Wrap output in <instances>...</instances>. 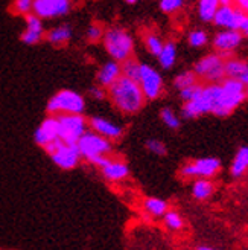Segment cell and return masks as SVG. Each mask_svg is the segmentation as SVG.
Here are the masks:
<instances>
[{
	"label": "cell",
	"mask_w": 248,
	"mask_h": 250,
	"mask_svg": "<svg viewBox=\"0 0 248 250\" xmlns=\"http://www.w3.org/2000/svg\"><path fill=\"white\" fill-rule=\"evenodd\" d=\"M104 32L105 29L101 23H92L85 31V39L89 43H99L104 39Z\"/></svg>",
	"instance_id": "cell-33"
},
{
	"label": "cell",
	"mask_w": 248,
	"mask_h": 250,
	"mask_svg": "<svg viewBox=\"0 0 248 250\" xmlns=\"http://www.w3.org/2000/svg\"><path fill=\"white\" fill-rule=\"evenodd\" d=\"M24 31L21 32V42L28 46H34L38 44L44 37H46V31H44V24H43V19H40L38 16L28 14L24 17Z\"/></svg>",
	"instance_id": "cell-17"
},
{
	"label": "cell",
	"mask_w": 248,
	"mask_h": 250,
	"mask_svg": "<svg viewBox=\"0 0 248 250\" xmlns=\"http://www.w3.org/2000/svg\"><path fill=\"white\" fill-rule=\"evenodd\" d=\"M247 101V85L233 78H224L215 84L212 115L227 118Z\"/></svg>",
	"instance_id": "cell-2"
},
{
	"label": "cell",
	"mask_w": 248,
	"mask_h": 250,
	"mask_svg": "<svg viewBox=\"0 0 248 250\" xmlns=\"http://www.w3.org/2000/svg\"><path fill=\"white\" fill-rule=\"evenodd\" d=\"M163 220V226L169 230V232H181L186 226V221L183 218V215L177 209H171L165 214Z\"/></svg>",
	"instance_id": "cell-27"
},
{
	"label": "cell",
	"mask_w": 248,
	"mask_h": 250,
	"mask_svg": "<svg viewBox=\"0 0 248 250\" xmlns=\"http://www.w3.org/2000/svg\"><path fill=\"white\" fill-rule=\"evenodd\" d=\"M145 148L150 151L151 154H155L158 157H163L168 154V146L163 141L160 139H148L145 142Z\"/></svg>",
	"instance_id": "cell-35"
},
{
	"label": "cell",
	"mask_w": 248,
	"mask_h": 250,
	"mask_svg": "<svg viewBox=\"0 0 248 250\" xmlns=\"http://www.w3.org/2000/svg\"><path fill=\"white\" fill-rule=\"evenodd\" d=\"M245 37L239 31L233 29H219L212 39V46L215 52L221 54L222 57H233L234 52L242 46Z\"/></svg>",
	"instance_id": "cell-11"
},
{
	"label": "cell",
	"mask_w": 248,
	"mask_h": 250,
	"mask_svg": "<svg viewBox=\"0 0 248 250\" xmlns=\"http://www.w3.org/2000/svg\"><path fill=\"white\" fill-rule=\"evenodd\" d=\"M248 174V145H242L236 149L230 164V176L234 180H241Z\"/></svg>",
	"instance_id": "cell-20"
},
{
	"label": "cell",
	"mask_w": 248,
	"mask_h": 250,
	"mask_svg": "<svg viewBox=\"0 0 248 250\" xmlns=\"http://www.w3.org/2000/svg\"><path fill=\"white\" fill-rule=\"evenodd\" d=\"M89 96L93 99V101H104V99H108L107 89H104V87H101L99 84H96V85L90 87Z\"/></svg>",
	"instance_id": "cell-37"
},
{
	"label": "cell",
	"mask_w": 248,
	"mask_h": 250,
	"mask_svg": "<svg viewBox=\"0 0 248 250\" xmlns=\"http://www.w3.org/2000/svg\"><path fill=\"white\" fill-rule=\"evenodd\" d=\"M11 8L14 11L16 16L26 17L28 14H32L34 12V0H14Z\"/></svg>",
	"instance_id": "cell-34"
},
{
	"label": "cell",
	"mask_w": 248,
	"mask_h": 250,
	"mask_svg": "<svg viewBox=\"0 0 248 250\" xmlns=\"http://www.w3.org/2000/svg\"><path fill=\"white\" fill-rule=\"evenodd\" d=\"M203 87V83H196L195 85H191V87H186V89L180 90L178 92V96L183 103H188V101H192V99L198 95V92L201 90Z\"/></svg>",
	"instance_id": "cell-36"
},
{
	"label": "cell",
	"mask_w": 248,
	"mask_h": 250,
	"mask_svg": "<svg viewBox=\"0 0 248 250\" xmlns=\"http://www.w3.org/2000/svg\"><path fill=\"white\" fill-rule=\"evenodd\" d=\"M160 119H162L163 125L165 127H168L169 130H173L177 131L180 130L181 127V115L177 113L175 110L171 108V107H163L162 110H160Z\"/></svg>",
	"instance_id": "cell-28"
},
{
	"label": "cell",
	"mask_w": 248,
	"mask_h": 250,
	"mask_svg": "<svg viewBox=\"0 0 248 250\" xmlns=\"http://www.w3.org/2000/svg\"><path fill=\"white\" fill-rule=\"evenodd\" d=\"M137 2H140V0H125V3H128V5H135Z\"/></svg>",
	"instance_id": "cell-40"
},
{
	"label": "cell",
	"mask_w": 248,
	"mask_h": 250,
	"mask_svg": "<svg viewBox=\"0 0 248 250\" xmlns=\"http://www.w3.org/2000/svg\"><path fill=\"white\" fill-rule=\"evenodd\" d=\"M226 57L218 52H210L198 60L192 70L203 84H216L226 78Z\"/></svg>",
	"instance_id": "cell-6"
},
{
	"label": "cell",
	"mask_w": 248,
	"mask_h": 250,
	"mask_svg": "<svg viewBox=\"0 0 248 250\" xmlns=\"http://www.w3.org/2000/svg\"><path fill=\"white\" fill-rule=\"evenodd\" d=\"M44 151L51 156L55 167L64 171L75 169L82 160L79 148L76 144H66L63 141H57L44 148Z\"/></svg>",
	"instance_id": "cell-8"
},
{
	"label": "cell",
	"mask_w": 248,
	"mask_h": 250,
	"mask_svg": "<svg viewBox=\"0 0 248 250\" xmlns=\"http://www.w3.org/2000/svg\"><path fill=\"white\" fill-rule=\"evenodd\" d=\"M122 64V75L123 77H127L130 80H134V81H137L139 80V75H140V64L142 62L137 61L134 57L127 60V61H123L120 62Z\"/></svg>",
	"instance_id": "cell-31"
},
{
	"label": "cell",
	"mask_w": 248,
	"mask_h": 250,
	"mask_svg": "<svg viewBox=\"0 0 248 250\" xmlns=\"http://www.w3.org/2000/svg\"><path fill=\"white\" fill-rule=\"evenodd\" d=\"M247 20H248V14H245L238 6L221 5L215 16L213 24L218 29H233L241 32Z\"/></svg>",
	"instance_id": "cell-12"
},
{
	"label": "cell",
	"mask_w": 248,
	"mask_h": 250,
	"mask_svg": "<svg viewBox=\"0 0 248 250\" xmlns=\"http://www.w3.org/2000/svg\"><path fill=\"white\" fill-rule=\"evenodd\" d=\"M108 99L119 113L125 116H134L145 107L146 98L137 81L122 77L107 89Z\"/></svg>",
	"instance_id": "cell-1"
},
{
	"label": "cell",
	"mask_w": 248,
	"mask_h": 250,
	"mask_svg": "<svg viewBox=\"0 0 248 250\" xmlns=\"http://www.w3.org/2000/svg\"><path fill=\"white\" fill-rule=\"evenodd\" d=\"M143 44L146 47L148 54L153 57H158L160 51H162L165 46V40L162 39V35L151 29V31L143 32Z\"/></svg>",
	"instance_id": "cell-26"
},
{
	"label": "cell",
	"mask_w": 248,
	"mask_h": 250,
	"mask_svg": "<svg viewBox=\"0 0 248 250\" xmlns=\"http://www.w3.org/2000/svg\"><path fill=\"white\" fill-rule=\"evenodd\" d=\"M72 37H73V29L70 24L67 23H61L58 24V26L52 28V29H49L46 32V42L47 43H51L52 46H66L70 40H72Z\"/></svg>",
	"instance_id": "cell-22"
},
{
	"label": "cell",
	"mask_w": 248,
	"mask_h": 250,
	"mask_svg": "<svg viewBox=\"0 0 248 250\" xmlns=\"http://www.w3.org/2000/svg\"><path fill=\"white\" fill-rule=\"evenodd\" d=\"M72 0H34V14L43 20H54L67 16Z\"/></svg>",
	"instance_id": "cell-14"
},
{
	"label": "cell",
	"mask_w": 248,
	"mask_h": 250,
	"mask_svg": "<svg viewBox=\"0 0 248 250\" xmlns=\"http://www.w3.org/2000/svg\"><path fill=\"white\" fill-rule=\"evenodd\" d=\"M89 127L90 130L107 137L111 142L120 141L123 137V133H125V128H123L119 122H114L104 116H92L89 119Z\"/></svg>",
	"instance_id": "cell-16"
},
{
	"label": "cell",
	"mask_w": 248,
	"mask_h": 250,
	"mask_svg": "<svg viewBox=\"0 0 248 250\" xmlns=\"http://www.w3.org/2000/svg\"><path fill=\"white\" fill-rule=\"evenodd\" d=\"M137 83L146 101H157L165 93V80L162 72L151 64H146V62L140 64V75Z\"/></svg>",
	"instance_id": "cell-9"
},
{
	"label": "cell",
	"mask_w": 248,
	"mask_h": 250,
	"mask_svg": "<svg viewBox=\"0 0 248 250\" xmlns=\"http://www.w3.org/2000/svg\"><path fill=\"white\" fill-rule=\"evenodd\" d=\"M186 5H188V0H160L158 2L162 12H165L168 16H173L177 12L183 11Z\"/></svg>",
	"instance_id": "cell-32"
},
{
	"label": "cell",
	"mask_w": 248,
	"mask_h": 250,
	"mask_svg": "<svg viewBox=\"0 0 248 250\" xmlns=\"http://www.w3.org/2000/svg\"><path fill=\"white\" fill-rule=\"evenodd\" d=\"M233 5L244 11L245 14H248V0H233Z\"/></svg>",
	"instance_id": "cell-38"
},
{
	"label": "cell",
	"mask_w": 248,
	"mask_h": 250,
	"mask_svg": "<svg viewBox=\"0 0 248 250\" xmlns=\"http://www.w3.org/2000/svg\"><path fill=\"white\" fill-rule=\"evenodd\" d=\"M210 43V35L206 29H192L188 34V44L193 49L206 47Z\"/></svg>",
	"instance_id": "cell-30"
},
{
	"label": "cell",
	"mask_w": 248,
	"mask_h": 250,
	"mask_svg": "<svg viewBox=\"0 0 248 250\" xmlns=\"http://www.w3.org/2000/svg\"><path fill=\"white\" fill-rule=\"evenodd\" d=\"M34 141L37 145H40L43 149L51 145L57 141H59V124H58V118L47 115V118H44L41 121V124L37 127L35 133H34Z\"/></svg>",
	"instance_id": "cell-15"
},
{
	"label": "cell",
	"mask_w": 248,
	"mask_h": 250,
	"mask_svg": "<svg viewBox=\"0 0 248 250\" xmlns=\"http://www.w3.org/2000/svg\"><path fill=\"white\" fill-rule=\"evenodd\" d=\"M120 77H122V64L114 60H108L99 66L96 72V83L101 87H104V89H108Z\"/></svg>",
	"instance_id": "cell-18"
},
{
	"label": "cell",
	"mask_w": 248,
	"mask_h": 250,
	"mask_svg": "<svg viewBox=\"0 0 248 250\" xmlns=\"http://www.w3.org/2000/svg\"><path fill=\"white\" fill-rule=\"evenodd\" d=\"M216 192V185L212 179H195L191 185V195L196 202H207Z\"/></svg>",
	"instance_id": "cell-21"
},
{
	"label": "cell",
	"mask_w": 248,
	"mask_h": 250,
	"mask_svg": "<svg viewBox=\"0 0 248 250\" xmlns=\"http://www.w3.org/2000/svg\"><path fill=\"white\" fill-rule=\"evenodd\" d=\"M59 139L66 144H78L89 127V119L84 115H59Z\"/></svg>",
	"instance_id": "cell-10"
},
{
	"label": "cell",
	"mask_w": 248,
	"mask_h": 250,
	"mask_svg": "<svg viewBox=\"0 0 248 250\" xmlns=\"http://www.w3.org/2000/svg\"><path fill=\"white\" fill-rule=\"evenodd\" d=\"M102 46L110 60L123 62L134 57L135 42L133 34L122 26H110L104 32Z\"/></svg>",
	"instance_id": "cell-3"
},
{
	"label": "cell",
	"mask_w": 248,
	"mask_h": 250,
	"mask_svg": "<svg viewBox=\"0 0 248 250\" xmlns=\"http://www.w3.org/2000/svg\"><path fill=\"white\" fill-rule=\"evenodd\" d=\"M157 60H158V66L163 70H169L175 66V62L178 60V47L175 42H172V40L165 42V46L162 51H160Z\"/></svg>",
	"instance_id": "cell-25"
},
{
	"label": "cell",
	"mask_w": 248,
	"mask_h": 250,
	"mask_svg": "<svg viewBox=\"0 0 248 250\" xmlns=\"http://www.w3.org/2000/svg\"><path fill=\"white\" fill-rule=\"evenodd\" d=\"M87 107L85 98L79 92L70 89H61L54 93L46 104L47 115H84Z\"/></svg>",
	"instance_id": "cell-4"
},
{
	"label": "cell",
	"mask_w": 248,
	"mask_h": 250,
	"mask_svg": "<svg viewBox=\"0 0 248 250\" xmlns=\"http://www.w3.org/2000/svg\"><path fill=\"white\" fill-rule=\"evenodd\" d=\"M76 145L79 148L82 159L93 167H96L101 162V159L113 154V142L108 141L107 137L95 133L93 130H87Z\"/></svg>",
	"instance_id": "cell-5"
},
{
	"label": "cell",
	"mask_w": 248,
	"mask_h": 250,
	"mask_svg": "<svg viewBox=\"0 0 248 250\" xmlns=\"http://www.w3.org/2000/svg\"><path fill=\"white\" fill-rule=\"evenodd\" d=\"M195 250H219V249H215V247H210V246H196Z\"/></svg>",
	"instance_id": "cell-39"
},
{
	"label": "cell",
	"mask_w": 248,
	"mask_h": 250,
	"mask_svg": "<svg viewBox=\"0 0 248 250\" xmlns=\"http://www.w3.org/2000/svg\"><path fill=\"white\" fill-rule=\"evenodd\" d=\"M226 77L241 81L248 85V60L239 57H229L226 60Z\"/></svg>",
	"instance_id": "cell-19"
},
{
	"label": "cell",
	"mask_w": 248,
	"mask_h": 250,
	"mask_svg": "<svg viewBox=\"0 0 248 250\" xmlns=\"http://www.w3.org/2000/svg\"><path fill=\"white\" fill-rule=\"evenodd\" d=\"M96 168L101 171V176L104 177V180L110 183H120L130 177L128 164L119 157L107 156L101 159V162L96 165Z\"/></svg>",
	"instance_id": "cell-13"
},
{
	"label": "cell",
	"mask_w": 248,
	"mask_h": 250,
	"mask_svg": "<svg viewBox=\"0 0 248 250\" xmlns=\"http://www.w3.org/2000/svg\"><path fill=\"white\" fill-rule=\"evenodd\" d=\"M142 208L146 215L151 218H163L169 210V202L162 197H145L142 202Z\"/></svg>",
	"instance_id": "cell-23"
},
{
	"label": "cell",
	"mask_w": 248,
	"mask_h": 250,
	"mask_svg": "<svg viewBox=\"0 0 248 250\" xmlns=\"http://www.w3.org/2000/svg\"><path fill=\"white\" fill-rule=\"evenodd\" d=\"M222 169V162L218 157H198L183 164L178 169V176L183 180L195 179H215Z\"/></svg>",
	"instance_id": "cell-7"
},
{
	"label": "cell",
	"mask_w": 248,
	"mask_h": 250,
	"mask_svg": "<svg viewBox=\"0 0 248 250\" xmlns=\"http://www.w3.org/2000/svg\"><path fill=\"white\" fill-rule=\"evenodd\" d=\"M247 101H248V85H247Z\"/></svg>",
	"instance_id": "cell-41"
},
{
	"label": "cell",
	"mask_w": 248,
	"mask_h": 250,
	"mask_svg": "<svg viewBox=\"0 0 248 250\" xmlns=\"http://www.w3.org/2000/svg\"><path fill=\"white\" fill-rule=\"evenodd\" d=\"M196 83H200L198 81V78H196V75H195V72L191 69H188V70H181L175 78H173V81H172V85H173V89L175 90H183V89H186V87H191V85H195Z\"/></svg>",
	"instance_id": "cell-29"
},
{
	"label": "cell",
	"mask_w": 248,
	"mask_h": 250,
	"mask_svg": "<svg viewBox=\"0 0 248 250\" xmlns=\"http://www.w3.org/2000/svg\"><path fill=\"white\" fill-rule=\"evenodd\" d=\"M219 0H196V17L203 23H213L219 9Z\"/></svg>",
	"instance_id": "cell-24"
}]
</instances>
